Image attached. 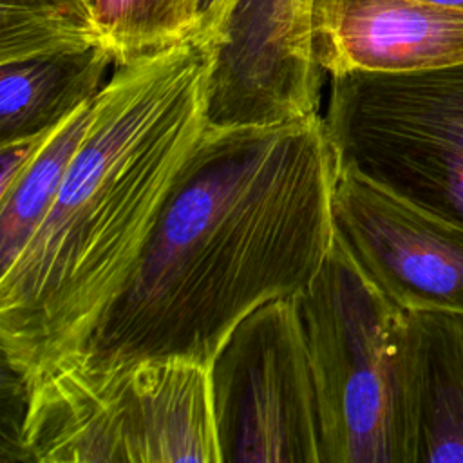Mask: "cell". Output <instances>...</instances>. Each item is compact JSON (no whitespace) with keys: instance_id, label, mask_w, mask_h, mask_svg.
Segmentation results:
<instances>
[{"instance_id":"6da1fadb","label":"cell","mask_w":463,"mask_h":463,"mask_svg":"<svg viewBox=\"0 0 463 463\" xmlns=\"http://www.w3.org/2000/svg\"><path fill=\"white\" fill-rule=\"evenodd\" d=\"M340 168L320 114L208 127L128 282L65 364L183 358L210 367L242 318L300 295L320 271L336 239Z\"/></svg>"},{"instance_id":"7a4b0ae2","label":"cell","mask_w":463,"mask_h":463,"mask_svg":"<svg viewBox=\"0 0 463 463\" xmlns=\"http://www.w3.org/2000/svg\"><path fill=\"white\" fill-rule=\"evenodd\" d=\"M217 20L118 65L38 232L0 273L4 365L27 389L74 358L128 282L208 128Z\"/></svg>"},{"instance_id":"3957f363","label":"cell","mask_w":463,"mask_h":463,"mask_svg":"<svg viewBox=\"0 0 463 463\" xmlns=\"http://www.w3.org/2000/svg\"><path fill=\"white\" fill-rule=\"evenodd\" d=\"M22 461L221 463L210 367L143 358L65 364L25 389Z\"/></svg>"},{"instance_id":"277c9868","label":"cell","mask_w":463,"mask_h":463,"mask_svg":"<svg viewBox=\"0 0 463 463\" xmlns=\"http://www.w3.org/2000/svg\"><path fill=\"white\" fill-rule=\"evenodd\" d=\"M298 309L315 378L324 463H398L402 307L335 246Z\"/></svg>"},{"instance_id":"5b68a950","label":"cell","mask_w":463,"mask_h":463,"mask_svg":"<svg viewBox=\"0 0 463 463\" xmlns=\"http://www.w3.org/2000/svg\"><path fill=\"white\" fill-rule=\"evenodd\" d=\"M324 123L342 166L463 224V63L331 76Z\"/></svg>"},{"instance_id":"8992f818","label":"cell","mask_w":463,"mask_h":463,"mask_svg":"<svg viewBox=\"0 0 463 463\" xmlns=\"http://www.w3.org/2000/svg\"><path fill=\"white\" fill-rule=\"evenodd\" d=\"M221 463H324L298 295L242 318L210 365Z\"/></svg>"},{"instance_id":"52a82bcc","label":"cell","mask_w":463,"mask_h":463,"mask_svg":"<svg viewBox=\"0 0 463 463\" xmlns=\"http://www.w3.org/2000/svg\"><path fill=\"white\" fill-rule=\"evenodd\" d=\"M315 0H224L217 20L208 127H273L318 114Z\"/></svg>"},{"instance_id":"ba28073f","label":"cell","mask_w":463,"mask_h":463,"mask_svg":"<svg viewBox=\"0 0 463 463\" xmlns=\"http://www.w3.org/2000/svg\"><path fill=\"white\" fill-rule=\"evenodd\" d=\"M333 217L336 239L398 307L463 313V224L349 166L338 174Z\"/></svg>"},{"instance_id":"9c48e42d","label":"cell","mask_w":463,"mask_h":463,"mask_svg":"<svg viewBox=\"0 0 463 463\" xmlns=\"http://www.w3.org/2000/svg\"><path fill=\"white\" fill-rule=\"evenodd\" d=\"M318 63L329 76L463 63V9L425 0H315Z\"/></svg>"},{"instance_id":"30bf717a","label":"cell","mask_w":463,"mask_h":463,"mask_svg":"<svg viewBox=\"0 0 463 463\" xmlns=\"http://www.w3.org/2000/svg\"><path fill=\"white\" fill-rule=\"evenodd\" d=\"M398 463H463V313L403 309Z\"/></svg>"},{"instance_id":"8fae6325","label":"cell","mask_w":463,"mask_h":463,"mask_svg":"<svg viewBox=\"0 0 463 463\" xmlns=\"http://www.w3.org/2000/svg\"><path fill=\"white\" fill-rule=\"evenodd\" d=\"M112 65L103 45L0 63V145L60 125L103 89Z\"/></svg>"},{"instance_id":"7c38bea8","label":"cell","mask_w":463,"mask_h":463,"mask_svg":"<svg viewBox=\"0 0 463 463\" xmlns=\"http://www.w3.org/2000/svg\"><path fill=\"white\" fill-rule=\"evenodd\" d=\"M94 98L52 130L25 174L0 197V273L14 262L52 208L87 136Z\"/></svg>"},{"instance_id":"4fadbf2b","label":"cell","mask_w":463,"mask_h":463,"mask_svg":"<svg viewBox=\"0 0 463 463\" xmlns=\"http://www.w3.org/2000/svg\"><path fill=\"white\" fill-rule=\"evenodd\" d=\"M98 45L94 0H0V63Z\"/></svg>"},{"instance_id":"5bb4252c","label":"cell","mask_w":463,"mask_h":463,"mask_svg":"<svg viewBox=\"0 0 463 463\" xmlns=\"http://www.w3.org/2000/svg\"><path fill=\"white\" fill-rule=\"evenodd\" d=\"M96 14L116 65L177 43L203 25L195 0H96Z\"/></svg>"},{"instance_id":"9a60e30c","label":"cell","mask_w":463,"mask_h":463,"mask_svg":"<svg viewBox=\"0 0 463 463\" xmlns=\"http://www.w3.org/2000/svg\"><path fill=\"white\" fill-rule=\"evenodd\" d=\"M54 128L0 145V197L7 194L25 174V170L38 156V152L42 150V146L45 145Z\"/></svg>"},{"instance_id":"2e32d148","label":"cell","mask_w":463,"mask_h":463,"mask_svg":"<svg viewBox=\"0 0 463 463\" xmlns=\"http://www.w3.org/2000/svg\"><path fill=\"white\" fill-rule=\"evenodd\" d=\"M199 13L203 16V20H210L213 18V14L222 7L224 0H195Z\"/></svg>"},{"instance_id":"e0dca14e","label":"cell","mask_w":463,"mask_h":463,"mask_svg":"<svg viewBox=\"0 0 463 463\" xmlns=\"http://www.w3.org/2000/svg\"><path fill=\"white\" fill-rule=\"evenodd\" d=\"M425 2H434V4H441V5L463 9V0H425Z\"/></svg>"},{"instance_id":"ac0fdd59","label":"cell","mask_w":463,"mask_h":463,"mask_svg":"<svg viewBox=\"0 0 463 463\" xmlns=\"http://www.w3.org/2000/svg\"><path fill=\"white\" fill-rule=\"evenodd\" d=\"M94 2H96V0H94Z\"/></svg>"}]
</instances>
